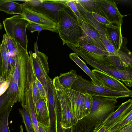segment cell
Wrapping results in <instances>:
<instances>
[{"label": "cell", "instance_id": "obj_1", "mask_svg": "<svg viewBox=\"0 0 132 132\" xmlns=\"http://www.w3.org/2000/svg\"><path fill=\"white\" fill-rule=\"evenodd\" d=\"M57 30L63 45L69 44L79 46L82 30L76 16L68 6L59 12Z\"/></svg>", "mask_w": 132, "mask_h": 132}, {"label": "cell", "instance_id": "obj_2", "mask_svg": "<svg viewBox=\"0 0 132 132\" xmlns=\"http://www.w3.org/2000/svg\"><path fill=\"white\" fill-rule=\"evenodd\" d=\"M16 43L17 51L15 57V66L10 78L17 84L19 90L18 102L20 103L23 108L26 104L25 93L30 56L27 50L24 48L18 42Z\"/></svg>", "mask_w": 132, "mask_h": 132}, {"label": "cell", "instance_id": "obj_3", "mask_svg": "<svg viewBox=\"0 0 132 132\" xmlns=\"http://www.w3.org/2000/svg\"><path fill=\"white\" fill-rule=\"evenodd\" d=\"M71 89L92 96H102L117 98L132 96L131 90L126 92L110 90L103 86L96 85L92 81L84 79L80 75L78 76L77 79L73 83Z\"/></svg>", "mask_w": 132, "mask_h": 132}, {"label": "cell", "instance_id": "obj_4", "mask_svg": "<svg viewBox=\"0 0 132 132\" xmlns=\"http://www.w3.org/2000/svg\"><path fill=\"white\" fill-rule=\"evenodd\" d=\"M22 7L43 15L57 23L59 13L68 6L67 0H28Z\"/></svg>", "mask_w": 132, "mask_h": 132}, {"label": "cell", "instance_id": "obj_5", "mask_svg": "<svg viewBox=\"0 0 132 132\" xmlns=\"http://www.w3.org/2000/svg\"><path fill=\"white\" fill-rule=\"evenodd\" d=\"M29 23L23 16L18 14L6 18L3 22L6 34L26 50L28 43L26 29Z\"/></svg>", "mask_w": 132, "mask_h": 132}, {"label": "cell", "instance_id": "obj_6", "mask_svg": "<svg viewBox=\"0 0 132 132\" xmlns=\"http://www.w3.org/2000/svg\"><path fill=\"white\" fill-rule=\"evenodd\" d=\"M53 81L61 107V126L64 128H71L78 120L72 112L70 102L59 83L58 76L55 77Z\"/></svg>", "mask_w": 132, "mask_h": 132}, {"label": "cell", "instance_id": "obj_7", "mask_svg": "<svg viewBox=\"0 0 132 132\" xmlns=\"http://www.w3.org/2000/svg\"><path fill=\"white\" fill-rule=\"evenodd\" d=\"M34 49L35 53L30 51L29 55L32 59L36 76L42 85L48 98L46 80L50 78L48 75L49 72L48 57L44 53L38 51L37 42L35 43Z\"/></svg>", "mask_w": 132, "mask_h": 132}, {"label": "cell", "instance_id": "obj_8", "mask_svg": "<svg viewBox=\"0 0 132 132\" xmlns=\"http://www.w3.org/2000/svg\"><path fill=\"white\" fill-rule=\"evenodd\" d=\"M69 47L82 57L87 64L95 69L101 71L109 75L120 80L126 86L131 87L132 86V71L120 70L112 65H105L98 63L90 59L83 54L70 45Z\"/></svg>", "mask_w": 132, "mask_h": 132}, {"label": "cell", "instance_id": "obj_9", "mask_svg": "<svg viewBox=\"0 0 132 132\" xmlns=\"http://www.w3.org/2000/svg\"><path fill=\"white\" fill-rule=\"evenodd\" d=\"M77 20L82 31V35L80 41L93 44L102 50L107 51L102 36L87 22Z\"/></svg>", "mask_w": 132, "mask_h": 132}, {"label": "cell", "instance_id": "obj_10", "mask_svg": "<svg viewBox=\"0 0 132 132\" xmlns=\"http://www.w3.org/2000/svg\"><path fill=\"white\" fill-rule=\"evenodd\" d=\"M96 1L110 22L121 27L123 16L119 11L116 2L111 0H96Z\"/></svg>", "mask_w": 132, "mask_h": 132}, {"label": "cell", "instance_id": "obj_11", "mask_svg": "<svg viewBox=\"0 0 132 132\" xmlns=\"http://www.w3.org/2000/svg\"><path fill=\"white\" fill-rule=\"evenodd\" d=\"M92 71L103 86L110 90L129 92L131 91L122 82L115 78L101 71L94 69Z\"/></svg>", "mask_w": 132, "mask_h": 132}, {"label": "cell", "instance_id": "obj_12", "mask_svg": "<svg viewBox=\"0 0 132 132\" xmlns=\"http://www.w3.org/2000/svg\"><path fill=\"white\" fill-rule=\"evenodd\" d=\"M64 92L70 102L72 112L78 120L83 119V100L84 94L71 89L63 87Z\"/></svg>", "mask_w": 132, "mask_h": 132}, {"label": "cell", "instance_id": "obj_13", "mask_svg": "<svg viewBox=\"0 0 132 132\" xmlns=\"http://www.w3.org/2000/svg\"><path fill=\"white\" fill-rule=\"evenodd\" d=\"M22 15L29 22L47 27L58 33L57 24L43 15L23 7Z\"/></svg>", "mask_w": 132, "mask_h": 132}, {"label": "cell", "instance_id": "obj_14", "mask_svg": "<svg viewBox=\"0 0 132 132\" xmlns=\"http://www.w3.org/2000/svg\"><path fill=\"white\" fill-rule=\"evenodd\" d=\"M116 103L105 108L101 111L89 114L82 119L86 123L89 132H92L94 126L98 121L104 120L115 111L119 106Z\"/></svg>", "mask_w": 132, "mask_h": 132}, {"label": "cell", "instance_id": "obj_15", "mask_svg": "<svg viewBox=\"0 0 132 132\" xmlns=\"http://www.w3.org/2000/svg\"><path fill=\"white\" fill-rule=\"evenodd\" d=\"M132 110V100L130 99L119 105L118 108L107 117L100 125L101 129L106 128L125 114Z\"/></svg>", "mask_w": 132, "mask_h": 132}, {"label": "cell", "instance_id": "obj_16", "mask_svg": "<svg viewBox=\"0 0 132 132\" xmlns=\"http://www.w3.org/2000/svg\"><path fill=\"white\" fill-rule=\"evenodd\" d=\"M76 6L85 22H87L97 31L104 39V43L108 40L106 34L105 26L98 22L92 16L91 13L84 9L79 3L77 0H75Z\"/></svg>", "mask_w": 132, "mask_h": 132}, {"label": "cell", "instance_id": "obj_17", "mask_svg": "<svg viewBox=\"0 0 132 132\" xmlns=\"http://www.w3.org/2000/svg\"><path fill=\"white\" fill-rule=\"evenodd\" d=\"M36 115L38 123L48 128L50 121L47 104L42 97L40 98L34 105Z\"/></svg>", "mask_w": 132, "mask_h": 132}, {"label": "cell", "instance_id": "obj_18", "mask_svg": "<svg viewBox=\"0 0 132 132\" xmlns=\"http://www.w3.org/2000/svg\"><path fill=\"white\" fill-rule=\"evenodd\" d=\"M121 27L111 24L105 26V30L107 38L116 50L120 49L122 41Z\"/></svg>", "mask_w": 132, "mask_h": 132}, {"label": "cell", "instance_id": "obj_19", "mask_svg": "<svg viewBox=\"0 0 132 132\" xmlns=\"http://www.w3.org/2000/svg\"><path fill=\"white\" fill-rule=\"evenodd\" d=\"M26 104L23 107L27 110L30 116L35 132H39L33 101L31 89L29 88L25 92Z\"/></svg>", "mask_w": 132, "mask_h": 132}, {"label": "cell", "instance_id": "obj_20", "mask_svg": "<svg viewBox=\"0 0 132 132\" xmlns=\"http://www.w3.org/2000/svg\"><path fill=\"white\" fill-rule=\"evenodd\" d=\"M48 93L47 105L48 110L50 121L52 122H55L56 114L54 104L53 91V81L50 78L46 80Z\"/></svg>", "mask_w": 132, "mask_h": 132}, {"label": "cell", "instance_id": "obj_21", "mask_svg": "<svg viewBox=\"0 0 132 132\" xmlns=\"http://www.w3.org/2000/svg\"><path fill=\"white\" fill-rule=\"evenodd\" d=\"M127 39L123 37L122 43L118 51L117 55L124 67L127 68L132 69V53L127 47Z\"/></svg>", "mask_w": 132, "mask_h": 132}, {"label": "cell", "instance_id": "obj_22", "mask_svg": "<svg viewBox=\"0 0 132 132\" xmlns=\"http://www.w3.org/2000/svg\"><path fill=\"white\" fill-rule=\"evenodd\" d=\"M0 52L2 60V77L6 80H8L9 78V73L7 59L9 53L7 45L6 34H4L3 36Z\"/></svg>", "mask_w": 132, "mask_h": 132}, {"label": "cell", "instance_id": "obj_23", "mask_svg": "<svg viewBox=\"0 0 132 132\" xmlns=\"http://www.w3.org/2000/svg\"><path fill=\"white\" fill-rule=\"evenodd\" d=\"M23 7L21 4L12 1H0V11L10 14L22 15Z\"/></svg>", "mask_w": 132, "mask_h": 132}, {"label": "cell", "instance_id": "obj_24", "mask_svg": "<svg viewBox=\"0 0 132 132\" xmlns=\"http://www.w3.org/2000/svg\"><path fill=\"white\" fill-rule=\"evenodd\" d=\"M69 56L70 58L90 77L94 84L103 86L102 84L96 78L92 71L87 66L86 63L79 57L76 53H71Z\"/></svg>", "mask_w": 132, "mask_h": 132}, {"label": "cell", "instance_id": "obj_25", "mask_svg": "<svg viewBox=\"0 0 132 132\" xmlns=\"http://www.w3.org/2000/svg\"><path fill=\"white\" fill-rule=\"evenodd\" d=\"M78 76L76 71L72 70L67 73L61 74L58 79L60 84L64 88L70 89L77 79Z\"/></svg>", "mask_w": 132, "mask_h": 132}, {"label": "cell", "instance_id": "obj_26", "mask_svg": "<svg viewBox=\"0 0 132 132\" xmlns=\"http://www.w3.org/2000/svg\"><path fill=\"white\" fill-rule=\"evenodd\" d=\"M73 46L76 50L94 61L105 65H112L109 56H99L86 51L79 47Z\"/></svg>", "mask_w": 132, "mask_h": 132}, {"label": "cell", "instance_id": "obj_27", "mask_svg": "<svg viewBox=\"0 0 132 132\" xmlns=\"http://www.w3.org/2000/svg\"><path fill=\"white\" fill-rule=\"evenodd\" d=\"M77 1L82 7L88 12L90 13H96L106 19L102 10L97 5L96 0H77Z\"/></svg>", "mask_w": 132, "mask_h": 132}, {"label": "cell", "instance_id": "obj_28", "mask_svg": "<svg viewBox=\"0 0 132 132\" xmlns=\"http://www.w3.org/2000/svg\"><path fill=\"white\" fill-rule=\"evenodd\" d=\"M14 104L0 112V132H11L9 127L8 119Z\"/></svg>", "mask_w": 132, "mask_h": 132}, {"label": "cell", "instance_id": "obj_29", "mask_svg": "<svg viewBox=\"0 0 132 132\" xmlns=\"http://www.w3.org/2000/svg\"><path fill=\"white\" fill-rule=\"evenodd\" d=\"M54 104L56 114V132H71V128H64L61 124V111L60 103L56 97L54 98Z\"/></svg>", "mask_w": 132, "mask_h": 132}, {"label": "cell", "instance_id": "obj_30", "mask_svg": "<svg viewBox=\"0 0 132 132\" xmlns=\"http://www.w3.org/2000/svg\"><path fill=\"white\" fill-rule=\"evenodd\" d=\"M78 47L89 52L99 56H109V54L107 52L102 50L93 44L83 41H80Z\"/></svg>", "mask_w": 132, "mask_h": 132}, {"label": "cell", "instance_id": "obj_31", "mask_svg": "<svg viewBox=\"0 0 132 132\" xmlns=\"http://www.w3.org/2000/svg\"><path fill=\"white\" fill-rule=\"evenodd\" d=\"M9 87L6 89L9 94L10 102L14 103L18 102L19 90L16 83L10 78Z\"/></svg>", "mask_w": 132, "mask_h": 132}, {"label": "cell", "instance_id": "obj_32", "mask_svg": "<svg viewBox=\"0 0 132 132\" xmlns=\"http://www.w3.org/2000/svg\"><path fill=\"white\" fill-rule=\"evenodd\" d=\"M19 112L22 119L27 132H35L29 114L24 108L19 109Z\"/></svg>", "mask_w": 132, "mask_h": 132}, {"label": "cell", "instance_id": "obj_33", "mask_svg": "<svg viewBox=\"0 0 132 132\" xmlns=\"http://www.w3.org/2000/svg\"><path fill=\"white\" fill-rule=\"evenodd\" d=\"M131 122H132V111L122 121L106 132H118Z\"/></svg>", "mask_w": 132, "mask_h": 132}, {"label": "cell", "instance_id": "obj_34", "mask_svg": "<svg viewBox=\"0 0 132 132\" xmlns=\"http://www.w3.org/2000/svg\"><path fill=\"white\" fill-rule=\"evenodd\" d=\"M83 108L84 117L90 114L92 107L93 98V96L87 94H84Z\"/></svg>", "mask_w": 132, "mask_h": 132}, {"label": "cell", "instance_id": "obj_35", "mask_svg": "<svg viewBox=\"0 0 132 132\" xmlns=\"http://www.w3.org/2000/svg\"><path fill=\"white\" fill-rule=\"evenodd\" d=\"M71 128V132H89L86 123L82 119L78 120Z\"/></svg>", "mask_w": 132, "mask_h": 132}, {"label": "cell", "instance_id": "obj_36", "mask_svg": "<svg viewBox=\"0 0 132 132\" xmlns=\"http://www.w3.org/2000/svg\"><path fill=\"white\" fill-rule=\"evenodd\" d=\"M14 103L10 102L7 90L0 96V112Z\"/></svg>", "mask_w": 132, "mask_h": 132}, {"label": "cell", "instance_id": "obj_37", "mask_svg": "<svg viewBox=\"0 0 132 132\" xmlns=\"http://www.w3.org/2000/svg\"><path fill=\"white\" fill-rule=\"evenodd\" d=\"M36 77L34 72L33 75L31 87L32 96L34 105L35 104L37 101L41 97L36 81Z\"/></svg>", "mask_w": 132, "mask_h": 132}, {"label": "cell", "instance_id": "obj_38", "mask_svg": "<svg viewBox=\"0 0 132 132\" xmlns=\"http://www.w3.org/2000/svg\"><path fill=\"white\" fill-rule=\"evenodd\" d=\"M112 64V65L117 69L121 71H132V69H127L124 67L122 64L120 59L117 55L108 56Z\"/></svg>", "mask_w": 132, "mask_h": 132}, {"label": "cell", "instance_id": "obj_39", "mask_svg": "<svg viewBox=\"0 0 132 132\" xmlns=\"http://www.w3.org/2000/svg\"><path fill=\"white\" fill-rule=\"evenodd\" d=\"M7 45L9 55L15 57L16 53V43L6 35Z\"/></svg>", "mask_w": 132, "mask_h": 132}, {"label": "cell", "instance_id": "obj_40", "mask_svg": "<svg viewBox=\"0 0 132 132\" xmlns=\"http://www.w3.org/2000/svg\"><path fill=\"white\" fill-rule=\"evenodd\" d=\"M27 28L29 30L31 33H33L34 32L37 31L39 34L41 31L45 30L54 32L53 30L50 28L30 22H29Z\"/></svg>", "mask_w": 132, "mask_h": 132}, {"label": "cell", "instance_id": "obj_41", "mask_svg": "<svg viewBox=\"0 0 132 132\" xmlns=\"http://www.w3.org/2000/svg\"><path fill=\"white\" fill-rule=\"evenodd\" d=\"M67 5L74 13L77 19L85 21L84 18L81 16L76 6L75 0H67Z\"/></svg>", "mask_w": 132, "mask_h": 132}, {"label": "cell", "instance_id": "obj_42", "mask_svg": "<svg viewBox=\"0 0 132 132\" xmlns=\"http://www.w3.org/2000/svg\"><path fill=\"white\" fill-rule=\"evenodd\" d=\"M91 13L93 17L98 22L102 25L106 26L112 24L105 18L100 15L94 12Z\"/></svg>", "mask_w": 132, "mask_h": 132}, {"label": "cell", "instance_id": "obj_43", "mask_svg": "<svg viewBox=\"0 0 132 132\" xmlns=\"http://www.w3.org/2000/svg\"><path fill=\"white\" fill-rule=\"evenodd\" d=\"M36 81L39 91L41 97L44 99L47 104L48 98L44 88L41 82L36 77Z\"/></svg>", "mask_w": 132, "mask_h": 132}, {"label": "cell", "instance_id": "obj_44", "mask_svg": "<svg viewBox=\"0 0 132 132\" xmlns=\"http://www.w3.org/2000/svg\"><path fill=\"white\" fill-rule=\"evenodd\" d=\"M10 82V80H6L2 77L0 78V96L7 89Z\"/></svg>", "mask_w": 132, "mask_h": 132}, {"label": "cell", "instance_id": "obj_45", "mask_svg": "<svg viewBox=\"0 0 132 132\" xmlns=\"http://www.w3.org/2000/svg\"><path fill=\"white\" fill-rule=\"evenodd\" d=\"M118 132H132V122L125 126Z\"/></svg>", "mask_w": 132, "mask_h": 132}, {"label": "cell", "instance_id": "obj_46", "mask_svg": "<svg viewBox=\"0 0 132 132\" xmlns=\"http://www.w3.org/2000/svg\"><path fill=\"white\" fill-rule=\"evenodd\" d=\"M38 126L39 132H48V128L39 123Z\"/></svg>", "mask_w": 132, "mask_h": 132}, {"label": "cell", "instance_id": "obj_47", "mask_svg": "<svg viewBox=\"0 0 132 132\" xmlns=\"http://www.w3.org/2000/svg\"><path fill=\"white\" fill-rule=\"evenodd\" d=\"M2 60L0 52V78L2 77Z\"/></svg>", "mask_w": 132, "mask_h": 132}, {"label": "cell", "instance_id": "obj_48", "mask_svg": "<svg viewBox=\"0 0 132 132\" xmlns=\"http://www.w3.org/2000/svg\"><path fill=\"white\" fill-rule=\"evenodd\" d=\"M20 132H23V127L22 125L20 126Z\"/></svg>", "mask_w": 132, "mask_h": 132}, {"label": "cell", "instance_id": "obj_49", "mask_svg": "<svg viewBox=\"0 0 132 132\" xmlns=\"http://www.w3.org/2000/svg\"><path fill=\"white\" fill-rule=\"evenodd\" d=\"M3 25H2L0 23V30L2 29V28Z\"/></svg>", "mask_w": 132, "mask_h": 132}, {"label": "cell", "instance_id": "obj_50", "mask_svg": "<svg viewBox=\"0 0 132 132\" xmlns=\"http://www.w3.org/2000/svg\"><path fill=\"white\" fill-rule=\"evenodd\" d=\"M1 44L0 42V47H1Z\"/></svg>", "mask_w": 132, "mask_h": 132}, {"label": "cell", "instance_id": "obj_51", "mask_svg": "<svg viewBox=\"0 0 132 132\" xmlns=\"http://www.w3.org/2000/svg\"><path fill=\"white\" fill-rule=\"evenodd\" d=\"M92 132H94V131H93Z\"/></svg>", "mask_w": 132, "mask_h": 132}]
</instances>
